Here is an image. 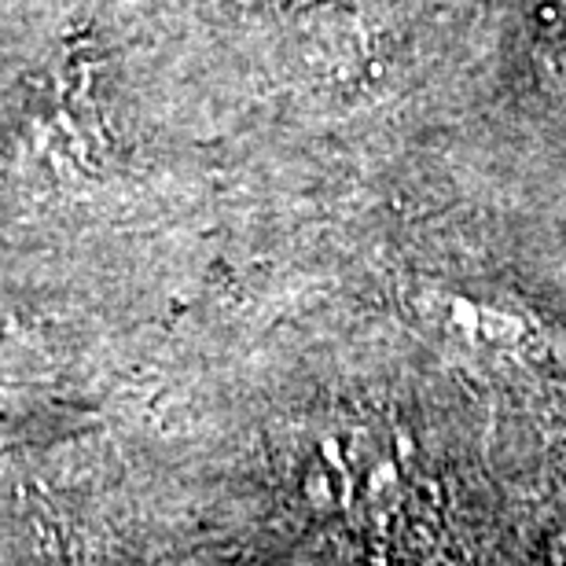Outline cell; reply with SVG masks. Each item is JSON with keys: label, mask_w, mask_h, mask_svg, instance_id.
Returning <instances> with one entry per match:
<instances>
[{"label": "cell", "mask_w": 566, "mask_h": 566, "mask_svg": "<svg viewBox=\"0 0 566 566\" xmlns=\"http://www.w3.org/2000/svg\"><path fill=\"white\" fill-rule=\"evenodd\" d=\"M552 566H566V530L556 537V548H552Z\"/></svg>", "instance_id": "cell-1"}]
</instances>
